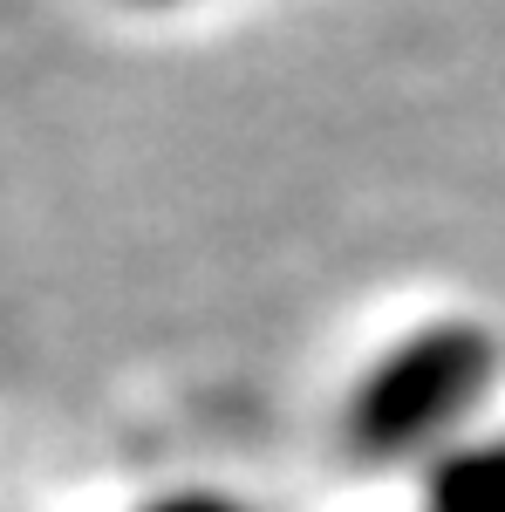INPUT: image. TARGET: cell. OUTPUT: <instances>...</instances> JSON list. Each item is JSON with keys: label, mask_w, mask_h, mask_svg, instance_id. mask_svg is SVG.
Here are the masks:
<instances>
[{"label": "cell", "mask_w": 505, "mask_h": 512, "mask_svg": "<svg viewBox=\"0 0 505 512\" xmlns=\"http://www.w3.org/2000/svg\"><path fill=\"white\" fill-rule=\"evenodd\" d=\"M485 369H492L485 335H471V328H430L424 342H410L396 362H383L369 376V390L355 403L362 451L369 458H410V451H424L430 437H444L465 417V403L478 396Z\"/></svg>", "instance_id": "6da1fadb"}, {"label": "cell", "mask_w": 505, "mask_h": 512, "mask_svg": "<svg viewBox=\"0 0 505 512\" xmlns=\"http://www.w3.org/2000/svg\"><path fill=\"white\" fill-rule=\"evenodd\" d=\"M437 512H505V444L465 451L437 485Z\"/></svg>", "instance_id": "7a4b0ae2"}]
</instances>
